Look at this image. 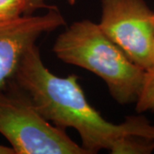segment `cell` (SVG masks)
I'll return each mask as SVG.
<instances>
[{"label": "cell", "mask_w": 154, "mask_h": 154, "mask_svg": "<svg viewBox=\"0 0 154 154\" xmlns=\"http://www.w3.org/2000/svg\"><path fill=\"white\" fill-rule=\"evenodd\" d=\"M13 80L47 121L62 129L75 128L88 154L101 149L111 152L128 134L154 140V126L143 116H128L121 124L106 121L89 104L78 76L60 77L51 73L44 65L36 45L24 54Z\"/></svg>", "instance_id": "cell-1"}, {"label": "cell", "mask_w": 154, "mask_h": 154, "mask_svg": "<svg viewBox=\"0 0 154 154\" xmlns=\"http://www.w3.org/2000/svg\"><path fill=\"white\" fill-rule=\"evenodd\" d=\"M53 51L64 63L102 78L117 103L126 105L137 100L146 70L130 60L99 24L89 20L73 23L57 37Z\"/></svg>", "instance_id": "cell-2"}, {"label": "cell", "mask_w": 154, "mask_h": 154, "mask_svg": "<svg viewBox=\"0 0 154 154\" xmlns=\"http://www.w3.org/2000/svg\"><path fill=\"white\" fill-rule=\"evenodd\" d=\"M0 134L15 154H88L64 129L51 124L26 94L0 89Z\"/></svg>", "instance_id": "cell-3"}, {"label": "cell", "mask_w": 154, "mask_h": 154, "mask_svg": "<svg viewBox=\"0 0 154 154\" xmlns=\"http://www.w3.org/2000/svg\"><path fill=\"white\" fill-rule=\"evenodd\" d=\"M99 28L134 63L154 66V13L144 0H102Z\"/></svg>", "instance_id": "cell-4"}, {"label": "cell", "mask_w": 154, "mask_h": 154, "mask_svg": "<svg viewBox=\"0 0 154 154\" xmlns=\"http://www.w3.org/2000/svg\"><path fill=\"white\" fill-rule=\"evenodd\" d=\"M64 24V18L55 7L45 15L0 19V89L13 80L23 56L38 37Z\"/></svg>", "instance_id": "cell-5"}, {"label": "cell", "mask_w": 154, "mask_h": 154, "mask_svg": "<svg viewBox=\"0 0 154 154\" xmlns=\"http://www.w3.org/2000/svg\"><path fill=\"white\" fill-rule=\"evenodd\" d=\"M154 150V140L140 135L128 134L117 143L111 153L148 154Z\"/></svg>", "instance_id": "cell-6"}, {"label": "cell", "mask_w": 154, "mask_h": 154, "mask_svg": "<svg viewBox=\"0 0 154 154\" xmlns=\"http://www.w3.org/2000/svg\"><path fill=\"white\" fill-rule=\"evenodd\" d=\"M135 103L139 113L154 110V68L146 70L143 83Z\"/></svg>", "instance_id": "cell-7"}, {"label": "cell", "mask_w": 154, "mask_h": 154, "mask_svg": "<svg viewBox=\"0 0 154 154\" xmlns=\"http://www.w3.org/2000/svg\"><path fill=\"white\" fill-rule=\"evenodd\" d=\"M27 0H0V19H11L25 15Z\"/></svg>", "instance_id": "cell-8"}, {"label": "cell", "mask_w": 154, "mask_h": 154, "mask_svg": "<svg viewBox=\"0 0 154 154\" xmlns=\"http://www.w3.org/2000/svg\"><path fill=\"white\" fill-rule=\"evenodd\" d=\"M45 0H27V7H26V15L33 14L36 10L39 8L45 7Z\"/></svg>", "instance_id": "cell-9"}, {"label": "cell", "mask_w": 154, "mask_h": 154, "mask_svg": "<svg viewBox=\"0 0 154 154\" xmlns=\"http://www.w3.org/2000/svg\"><path fill=\"white\" fill-rule=\"evenodd\" d=\"M0 154H15V152L11 147L0 145Z\"/></svg>", "instance_id": "cell-10"}, {"label": "cell", "mask_w": 154, "mask_h": 154, "mask_svg": "<svg viewBox=\"0 0 154 154\" xmlns=\"http://www.w3.org/2000/svg\"><path fill=\"white\" fill-rule=\"evenodd\" d=\"M153 63H154V47H153ZM154 68V66H153Z\"/></svg>", "instance_id": "cell-11"}]
</instances>
